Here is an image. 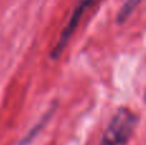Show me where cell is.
I'll use <instances>...</instances> for the list:
<instances>
[{
  "mask_svg": "<svg viewBox=\"0 0 146 145\" xmlns=\"http://www.w3.org/2000/svg\"><path fill=\"white\" fill-rule=\"evenodd\" d=\"M141 1L142 0H126V1L123 3V5L121 7V9H119L118 14H117V18H115L117 23H118V25L126 23L127 19H128L132 15V13L135 12V9L141 4Z\"/></svg>",
  "mask_w": 146,
  "mask_h": 145,
  "instance_id": "obj_4",
  "label": "cell"
},
{
  "mask_svg": "<svg viewBox=\"0 0 146 145\" xmlns=\"http://www.w3.org/2000/svg\"><path fill=\"white\" fill-rule=\"evenodd\" d=\"M100 145H118L117 144V140L114 138V135L110 132L109 130H105L103 135V139H101V143Z\"/></svg>",
  "mask_w": 146,
  "mask_h": 145,
  "instance_id": "obj_5",
  "label": "cell"
},
{
  "mask_svg": "<svg viewBox=\"0 0 146 145\" xmlns=\"http://www.w3.org/2000/svg\"><path fill=\"white\" fill-rule=\"evenodd\" d=\"M144 100H145V103H146V92H145V98H144Z\"/></svg>",
  "mask_w": 146,
  "mask_h": 145,
  "instance_id": "obj_6",
  "label": "cell"
},
{
  "mask_svg": "<svg viewBox=\"0 0 146 145\" xmlns=\"http://www.w3.org/2000/svg\"><path fill=\"white\" fill-rule=\"evenodd\" d=\"M98 1L99 0H81V1L77 4V7H76L74 10H73L71 18H69L68 23H67V26L60 32V36H59L55 46L51 49V51H50V59L51 61H56V59H59L62 57V54L64 53L66 48L68 46V43L72 39L73 33H74L76 30H77V27H78V25H80L82 17L85 15L86 10L90 9L91 7H94Z\"/></svg>",
  "mask_w": 146,
  "mask_h": 145,
  "instance_id": "obj_1",
  "label": "cell"
},
{
  "mask_svg": "<svg viewBox=\"0 0 146 145\" xmlns=\"http://www.w3.org/2000/svg\"><path fill=\"white\" fill-rule=\"evenodd\" d=\"M137 121H139V117H137L136 113L131 112L128 108L122 107L113 116L106 130H109L114 135L117 144L124 145L129 140L131 135L133 134V130L137 125Z\"/></svg>",
  "mask_w": 146,
  "mask_h": 145,
  "instance_id": "obj_2",
  "label": "cell"
},
{
  "mask_svg": "<svg viewBox=\"0 0 146 145\" xmlns=\"http://www.w3.org/2000/svg\"><path fill=\"white\" fill-rule=\"evenodd\" d=\"M55 109H56V104L54 103L53 105H51V108H49L48 110H46L45 113H44L42 116H41L40 121H38L37 123H36L35 126H33L32 128H31L30 131L27 132V135L25 136V138L21 140L19 145H30L32 143L33 140H35V138L38 135V134L41 132V131L44 130V127H45L46 125H48V122L51 120V117L54 116V113H55Z\"/></svg>",
  "mask_w": 146,
  "mask_h": 145,
  "instance_id": "obj_3",
  "label": "cell"
}]
</instances>
